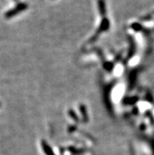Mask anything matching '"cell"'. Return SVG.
<instances>
[{
  "label": "cell",
  "instance_id": "cell-1",
  "mask_svg": "<svg viewBox=\"0 0 154 155\" xmlns=\"http://www.w3.org/2000/svg\"><path fill=\"white\" fill-rule=\"evenodd\" d=\"M28 7H29L28 3H26V2H20V3H18L15 7L10 9V10H8V11H6V12L5 13V18H12V17H15L16 15L20 14V13L23 12L24 10H26L27 9H28Z\"/></svg>",
  "mask_w": 154,
  "mask_h": 155
},
{
  "label": "cell",
  "instance_id": "cell-3",
  "mask_svg": "<svg viewBox=\"0 0 154 155\" xmlns=\"http://www.w3.org/2000/svg\"><path fill=\"white\" fill-rule=\"evenodd\" d=\"M14 1H18V0H14Z\"/></svg>",
  "mask_w": 154,
  "mask_h": 155
},
{
  "label": "cell",
  "instance_id": "cell-2",
  "mask_svg": "<svg viewBox=\"0 0 154 155\" xmlns=\"http://www.w3.org/2000/svg\"><path fill=\"white\" fill-rule=\"evenodd\" d=\"M97 6L99 14L101 17H105L106 14V0H97Z\"/></svg>",
  "mask_w": 154,
  "mask_h": 155
}]
</instances>
